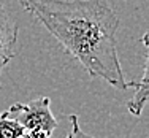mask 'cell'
Listing matches in <instances>:
<instances>
[{
    "mask_svg": "<svg viewBox=\"0 0 149 138\" xmlns=\"http://www.w3.org/2000/svg\"><path fill=\"white\" fill-rule=\"evenodd\" d=\"M92 78L129 89L118 54L120 19L111 0H19Z\"/></svg>",
    "mask_w": 149,
    "mask_h": 138,
    "instance_id": "obj_1",
    "label": "cell"
},
{
    "mask_svg": "<svg viewBox=\"0 0 149 138\" xmlns=\"http://www.w3.org/2000/svg\"><path fill=\"white\" fill-rule=\"evenodd\" d=\"M26 130L22 138H51L57 127L51 111V98L41 95L27 103H15L5 109Z\"/></svg>",
    "mask_w": 149,
    "mask_h": 138,
    "instance_id": "obj_2",
    "label": "cell"
},
{
    "mask_svg": "<svg viewBox=\"0 0 149 138\" xmlns=\"http://www.w3.org/2000/svg\"><path fill=\"white\" fill-rule=\"evenodd\" d=\"M17 33H19V27L16 21L10 16V13L0 2V75L10 61L16 57L19 52Z\"/></svg>",
    "mask_w": 149,
    "mask_h": 138,
    "instance_id": "obj_3",
    "label": "cell"
},
{
    "mask_svg": "<svg viewBox=\"0 0 149 138\" xmlns=\"http://www.w3.org/2000/svg\"><path fill=\"white\" fill-rule=\"evenodd\" d=\"M149 63H148V56L146 61H144V68H143V76H141L140 81L133 79L129 81V87H136L133 97L127 102V109L130 111V114H133L135 118L141 116L144 107L148 103V94H149Z\"/></svg>",
    "mask_w": 149,
    "mask_h": 138,
    "instance_id": "obj_4",
    "label": "cell"
},
{
    "mask_svg": "<svg viewBox=\"0 0 149 138\" xmlns=\"http://www.w3.org/2000/svg\"><path fill=\"white\" fill-rule=\"evenodd\" d=\"M26 130L6 111L0 113V138H22Z\"/></svg>",
    "mask_w": 149,
    "mask_h": 138,
    "instance_id": "obj_5",
    "label": "cell"
},
{
    "mask_svg": "<svg viewBox=\"0 0 149 138\" xmlns=\"http://www.w3.org/2000/svg\"><path fill=\"white\" fill-rule=\"evenodd\" d=\"M68 121H70L72 129H70V133H68V137H67V138H94L92 135L86 133L83 129H81L79 122H78V116L76 114H70L68 116Z\"/></svg>",
    "mask_w": 149,
    "mask_h": 138,
    "instance_id": "obj_6",
    "label": "cell"
}]
</instances>
